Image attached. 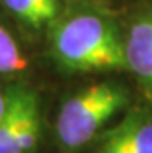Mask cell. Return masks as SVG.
<instances>
[{"label": "cell", "instance_id": "cell-2", "mask_svg": "<svg viewBox=\"0 0 152 153\" xmlns=\"http://www.w3.org/2000/svg\"><path fill=\"white\" fill-rule=\"evenodd\" d=\"M127 104V88L117 80H101L81 88L61 105L55 124L58 142L67 152L85 147Z\"/></svg>", "mask_w": 152, "mask_h": 153}, {"label": "cell", "instance_id": "cell-6", "mask_svg": "<svg viewBox=\"0 0 152 153\" xmlns=\"http://www.w3.org/2000/svg\"><path fill=\"white\" fill-rule=\"evenodd\" d=\"M16 19L33 28L53 25L59 19V0H0Z\"/></svg>", "mask_w": 152, "mask_h": 153}, {"label": "cell", "instance_id": "cell-5", "mask_svg": "<svg viewBox=\"0 0 152 153\" xmlns=\"http://www.w3.org/2000/svg\"><path fill=\"white\" fill-rule=\"evenodd\" d=\"M124 53L127 70L152 102V10L143 11L129 25L124 34Z\"/></svg>", "mask_w": 152, "mask_h": 153}, {"label": "cell", "instance_id": "cell-3", "mask_svg": "<svg viewBox=\"0 0 152 153\" xmlns=\"http://www.w3.org/2000/svg\"><path fill=\"white\" fill-rule=\"evenodd\" d=\"M40 125L37 93L25 84L8 87V107L0 121V153H34Z\"/></svg>", "mask_w": 152, "mask_h": 153}, {"label": "cell", "instance_id": "cell-1", "mask_svg": "<svg viewBox=\"0 0 152 153\" xmlns=\"http://www.w3.org/2000/svg\"><path fill=\"white\" fill-rule=\"evenodd\" d=\"M51 53L61 68L75 73L127 70L124 36L117 22L95 10H79L53 23Z\"/></svg>", "mask_w": 152, "mask_h": 153}, {"label": "cell", "instance_id": "cell-7", "mask_svg": "<svg viewBox=\"0 0 152 153\" xmlns=\"http://www.w3.org/2000/svg\"><path fill=\"white\" fill-rule=\"evenodd\" d=\"M28 67V59L14 36L0 25V74L20 73Z\"/></svg>", "mask_w": 152, "mask_h": 153}, {"label": "cell", "instance_id": "cell-4", "mask_svg": "<svg viewBox=\"0 0 152 153\" xmlns=\"http://www.w3.org/2000/svg\"><path fill=\"white\" fill-rule=\"evenodd\" d=\"M92 153H152V113L133 108L95 138Z\"/></svg>", "mask_w": 152, "mask_h": 153}, {"label": "cell", "instance_id": "cell-8", "mask_svg": "<svg viewBox=\"0 0 152 153\" xmlns=\"http://www.w3.org/2000/svg\"><path fill=\"white\" fill-rule=\"evenodd\" d=\"M6 107H8V88L0 90V121H2L3 114L6 111Z\"/></svg>", "mask_w": 152, "mask_h": 153}]
</instances>
